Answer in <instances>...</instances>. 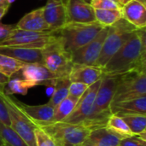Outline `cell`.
Segmentation results:
<instances>
[{
	"label": "cell",
	"instance_id": "6da1fadb",
	"mask_svg": "<svg viewBox=\"0 0 146 146\" xmlns=\"http://www.w3.org/2000/svg\"><path fill=\"white\" fill-rule=\"evenodd\" d=\"M145 28L139 29L103 68L104 75H121L145 71Z\"/></svg>",
	"mask_w": 146,
	"mask_h": 146
},
{
	"label": "cell",
	"instance_id": "7a4b0ae2",
	"mask_svg": "<svg viewBox=\"0 0 146 146\" xmlns=\"http://www.w3.org/2000/svg\"><path fill=\"white\" fill-rule=\"evenodd\" d=\"M104 28L98 22L66 23L56 30L59 39L64 49L73 53L92 41Z\"/></svg>",
	"mask_w": 146,
	"mask_h": 146
},
{
	"label": "cell",
	"instance_id": "3957f363",
	"mask_svg": "<svg viewBox=\"0 0 146 146\" xmlns=\"http://www.w3.org/2000/svg\"><path fill=\"white\" fill-rule=\"evenodd\" d=\"M135 27L123 18L109 27L101 53L95 66L104 68L109 60L121 49V47L137 32Z\"/></svg>",
	"mask_w": 146,
	"mask_h": 146
},
{
	"label": "cell",
	"instance_id": "277c9868",
	"mask_svg": "<svg viewBox=\"0 0 146 146\" xmlns=\"http://www.w3.org/2000/svg\"><path fill=\"white\" fill-rule=\"evenodd\" d=\"M0 98L3 100L7 107L10 121L9 127L27 143V145L36 146L34 139V129L37 126L34 125L22 111L20 106V102L11 98L10 95H7L4 91L1 90Z\"/></svg>",
	"mask_w": 146,
	"mask_h": 146
},
{
	"label": "cell",
	"instance_id": "5b68a950",
	"mask_svg": "<svg viewBox=\"0 0 146 146\" xmlns=\"http://www.w3.org/2000/svg\"><path fill=\"white\" fill-rule=\"evenodd\" d=\"M39 127L46 131L55 139L58 146L81 145L92 131L82 123L55 122L45 124Z\"/></svg>",
	"mask_w": 146,
	"mask_h": 146
},
{
	"label": "cell",
	"instance_id": "8992f818",
	"mask_svg": "<svg viewBox=\"0 0 146 146\" xmlns=\"http://www.w3.org/2000/svg\"><path fill=\"white\" fill-rule=\"evenodd\" d=\"M41 63L58 79L68 78L74 65L72 62L71 53L64 49L59 37L57 40L42 50Z\"/></svg>",
	"mask_w": 146,
	"mask_h": 146
},
{
	"label": "cell",
	"instance_id": "52a82bcc",
	"mask_svg": "<svg viewBox=\"0 0 146 146\" xmlns=\"http://www.w3.org/2000/svg\"><path fill=\"white\" fill-rule=\"evenodd\" d=\"M58 39L56 31L46 32H33L15 28L3 41L0 42L1 46H15L33 49H44L50 44Z\"/></svg>",
	"mask_w": 146,
	"mask_h": 146
},
{
	"label": "cell",
	"instance_id": "ba28073f",
	"mask_svg": "<svg viewBox=\"0 0 146 146\" xmlns=\"http://www.w3.org/2000/svg\"><path fill=\"white\" fill-rule=\"evenodd\" d=\"M146 96L145 71L130 72L120 75L112 104Z\"/></svg>",
	"mask_w": 146,
	"mask_h": 146
},
{
	"label": "cell",
	"instance_id": "9c48e42d",
	"mask_svg": "<svg viewBox=\"0 0 146 146\" xmlns=\"http://www.w3.org/2000/svg\"><path fill=\"white\" fill-rule=\"evenodd\" d=\"M108 30L109 27H104L92 41L71 53L73 64L95 66L101 53Z\"/></svg>",
	"mask_w": 146,
	"mask_h": 146
},
{
	"label": "cell",
	"instance_id": "30bf717a",
	"mask_svg": "<svg viewBox=\"0 0 146 146\" xmlns=\"http://www.w3.org/2000/svg\"><path fill=\"white\" fill-rule=\"evenodd\" d=\"M101 80L89 86L88 89L79 99L78 104L73 112L62 122L72 124H85L92 114L96 95L100 86Z\"/></svg>",
	"mask_w": 146,
	"mask_h": 146
},
{
	"label": "cell",
	"instance_id": "8fae6325",
	"mask_svg": "<svg viewBox=\"0 0 146 146\" xmlns=\"http://www.w3.org/2000/svg\"><path fill=\"white\" fill-rule=\"evenodd\" d=\"M66 23L95 22L94 9L85 0H65Z\"/></svg>",
	"mask_w": 146,
	"mask_h": 146
},
{
	"label": "cell",
	"instance_id": "7c38bea8",
	"mask_svg": "<svg viewBox=\"0 0 146 146\" xmlns=\"http://www.w3.org/2000/svg\"><path fill=\"white\" fill-rule=\"evenodd\" d=\"M44 15L50 31L60 29L66 24L65 0H47Z\"/></svg>",
	"mask_w": 146,
	"mask_h": 146
},
{
	"label": "cell",
	"instance_id": "4fadbf2b",
	"mask_svg": "<svg viewBox=\"0 0 146 146\" xmlns=\"http://www.w3.org/2000/svg\"><path fill=\"white\" fill-rule=\"evenodd\" d=\"M20 71H21V75L24 78L23 80L30 82L33 86L51 83L53 81L56 82L58 79L42 63L26 64Z\"/></svg>",
	"mask_w": 146,
	"mask_h": 146
},
{
	"label": "cell",
	"instance_id": "5bb4252c",
	"mask_svg": "<svg viewBox=\"0 0 146 146\" xmlns=\"http://www.w3.org/2000/svg\"><path fill=\"white\" fill-rule=\"evenodd\" d=\"M103 75V68L98 66L74 64L68 79L70 82H80L91 86L101 80Z\"/></svg>",
	"mask_w": 146,
	"mask_h": 146
},
{
	"label": "cell",
	"instance_id": "9a60e30c",
	"mask_svg": "<svg viewBox=\"0 0 146 146\" xmlns=\"http://www.w3.org/2000/svg\"><path fill=\"white\" fill-rule=\"evenodd\" d=\"M42 50L43 49H33L15 46H1L0 54L8 56L26 64L41 63Z\"/></svg>",
	"mask_w": 146,
	"mask_h": 146
},
{
	"label": "cell",
	"instance_id": "2e32d148",
	"mask_svg": "<svg viewBox=\"0 0 146 146\" xmlns=\"http://www.w3.org/2000/svg\"><path fill=\"white\" fill-rule=\"evenodd\" d=\"M20 106L25 115L37 127H41L51 122L55 109L48 104L41 105H26L20 102Z\"/></svg>",
	"mask_w": 146,
	"mask_h": 146
},
{
	"label": "cell",
	"instance_id": "e0dca14e",
	"mask_svg": "<svg viewBox=\"0 0 146 146\" xmlns=\"http://www.w3.org/2000/svg\"><path fill=\"white\" fill-rule=\"evenodd\" d=\"M122 18L137 29L145 28L146 6L137 0H131L121 7Z\"/></svg>",
	"mask_w": 146,
	"mask_h": 146
},
{
	"label": "cell",
	"instance_id": "ac0fdd59",
	"mask_svg": "<svg viewBox=\"0 0 146 146\" xmlns=\"http://www.w3.org/2000/svg\"><path fill=\"white\" fill-rule=\"evenodd\" d=\"M17 28L33 32L50 31L44 15V6L26 14L15 25Z\"/></svg>",
	"mask_w": 146,
	"mask_h": 146
},
{
	"label": "cell",
	"instance_id": "d6986e66",
	"mask_svg": "<svg viewBox=\"0 0 146 146\" xmlns=\"http://www.w3.org/2000/svg\"><path fill=\"white\" fill-rule=\"evenodd\" d=\"M121 139L122 138L104 127L92 130L80 146H119Z\"/></svg>",
	"mask_w": 146,
	"mask_h": 146
},
{
	"label": "cell",
	"instance_id": "ffe728a7",
	"mask_svg": "<svg viewBox=\"0 0 146 146\" xmlns=\"http://www.w3.org/2000/svg\"><path fill=\"white\" fill-rule=\"evenodd\" d=\"M111 114H141L146 115V96L135 99L118 102L110 105Z\"/></svg>",
	"mask_w": 146,
	"mask_h": 146
},
{
	"label": "cell",
	"instance_id": "44dd1931",
	"mask_svg": "<svg viewBox=\"0 0 146 146\" xmlns=\"http://www.w3.org/2000/svg\"><path fill=\"white\" fill-rule=\"evenodd\" d=\"M105 127L111 133L120 136L121 138H131L133 137V133L129 129L127 123L123 119L115 114H111L109 117Z\"/></svg>",
	"mask_w": 146,
	"mask_h": 146
},
{
	"label": "cell",
	"instance_id": "7402d4cb",
	"mask_svg": "<svg viewBox=\"0 0 146 146\" xmlns=\"http://www.w3.org/2000/svg\"><path fill=\"white\" fill-rule=\"evenodd\" d=\"M79 99L71 96H68L62 100L56 108L54 111V116L50 123L63 121L74 110L78 104Z\"/></svg>",
	"mask_w": 146,
	"mask_h": 146
},
{
	"label": "cell",
	"instance_id": "603a6c76",
	"mask_svg": "<svg viewBox=\"0 0 146 146\" xmlns=\"http://www.w3.org/2000/svg\"><path fill=\"white\" fill-rule=\"evenodd\" d=\"M96 21L104 27H110L122 19L121 9H94Z\"/></svg>",
	"mask_w": 146,
	"mask_h": 146
},
{
	"label": "cell",
	"instance_id": "cb8c5ba5",
	"mask_svg": "<svg viewBox=\"0 0 146 146\" xmlns=\"http://www.w3.org/2000/svg\"><path fill=\"white\" fill-rule=\"evenodd\" d=\"M127 123L134 136H139L146 132V115L122 114L118 115Z\"/></svg>",
	"mask_w": 146,
	"mask_h": 146
},
{
	"label": "cell",
	"instance_id": "d4e9b609",
	"mask_svg": "<svg viewBox=\"0 0 146 146\" xmlns=\"http://www.w3.org/2000/svg\"><path fill=\"white\" fill-rule=\"evenodd\" d=\"M55 89L50 97V99L47 103L54 109L68 96V86L70 80L68 78H60L56 80Z\"/></svg>",
	"mask_w": 146,
	"mask_h": 146
},
{
	"label": "cell",
	"instance_id": "484cf974",
	"mask_svg": "<svg viewBox=\"0 0 146 146\" xmlns=\"http://www.w3.org/2000/svg\"><path fill=\"white\" fill-rule=\"evenodd\" d=\"M0 141L4 146H28L9 127L0 122Z\"/></svg>",
	"mask_w": 146,
	"mask_h": 146
},
{
	"label": "cell",
	"instance_id": "4316f807",
	"mask_svg": "<svg viewBox=\"0 0 146 146\" xmlns=\"http://www.w3.org/2000/svg\"><path fill=\"white\" fill-rule=\"evenodd\" d=\"M25 65L26 63L22 62L0 54V73L9 79L15 74L19 72Z\"/></svg>",
	"mask_w": 146,
	"mask_h": 146
},
{
	"label": "cell",
	"instance_id": "83f0119b",
	"mask_svg": "<svg viewBox=\"0 0 146 146\" xmlns=\"http://www.w3.org/2000/svg\"><path fill=\"white\" fill-rule=\"evenodd\" d=\"M8 92H4L7 95H27L28 90L34 87L30 82L19 78L9 79L7 83Z\"/></svg>",
	"mask_w": 146,
	"mask_h": 146
},
{
	"label": "cell",
	"instance_id": "f1b7e54d",
	"mask_svg": "<svg viewBox=\"0 0 146 146\" xmlns=\"http://www.w3.org/2000/svg\"><path fill=\"white\" fill-rule=\"evenodd\" d=\"M34 139L36 146H58L55 139L39 127H36L34 129Z\"/></svg>",
	"mask_w": 146,
	"mask_h": 146
},
{
	"label": "cell",
	"instance_id": "f546056e",
	"mask_svg": "<svg viewBox=\"0 0 146 146\" xmlns=\"http://www.w3.org/2000/svg\"><path fill=\"white\" fill-rule=\"evenodd\" d=\"M94 9H121L116 0H91L89 2Z\"/></svg>",
	"mask_w": 146,
	"mask_h": 146
},
{
	"label": "cell",
	"instance_id": "4dcf8cb0",
	"mask_svg": "<svg viewBox=\"0 0 146 146\" xmlns=\"http://www.w3.org/2000/svg\"><path fill=\"white\" fill-rule=\"evenodd\" d=\"M88 87L89 86L80 82H70L68 86V96L80 99L88 89Z\"/></svg>",
	"mask_w": 146,
	"mask_h": 146
},
{
	"label": "cell",
	"instance_id": "1f68e13d",
	"mask_svg": "<svg viewBox=\"0 0 146 146\" xmlns=\"http://www.w3.org/2000/svg\"><path fill=\"white\" fill-rule=\"evenodd\" d=\"M16 28L15 25L13 24H3L0 22V42L4 40Z\"/></svg>",
	"mask_w": 146,
	"mask_h": 146
},
{
	"label": "cell",
	"instance_id": "d6a6232c",
	"mask_svg": "<svg viewBox=\"0 0 146 146\" xmlns=\"http://www.w3.org/2000/svg\"><path fill=\"white\" fill-rule=\"evenodd\" d=\"M0 122L6 125V126L10 125L7 107H6L3 100L1 98H0Z\"/></svg>",
	"mask_w": 146,
	"mask_h": 146
},
{
	"label": "cell",
	"instance_id": "836d02e7",
	"mask_svg": "<svg viewBox=\"0 0 146 146\" xmlns=\"http://www.w3.org/2000/svg\"><path fill=\"white\" fill-rule=\"evenodd\" d=\"M119 146H139V139L137 136L124 138L121 140Z\"/></svg>",
	"mask_w": 146,
	"mask_h": 146
},
{
	"label": "cell",
	"instance_id": "e575fe53",
	"mask_svg": "<svg viewBox=\"0 0 146 146\" xmlns=\"http://www.w3.org/2000/svg\"><path fill=\"white\" fill-rule=\"evenodd\" d=\"M9 80V78L6 77L5 75H3V74L0 73V90L1 91H4L5 86Z\"/></svg>",
	"mask_w": 146,
	"mask_h": 146
},
{
	"label": "cell",
	"instance_id": "d590c367",
	"mask_svg": "<svg viewBox=\"0 0 146 146\" xmlns=\"http://www.w3.org/2000/svg\"><path fill=\"white\" fill-rule=\"evenodd\" d=\"M9 4H3V5H0V20L5 15V14L7 13L9 8Z\"/></svg>",
	"mask_w": 146,
	"mask_h": 146
},
{
	"label": "cell",
	"instance_id": "8d00e7d4",
	"mask_svg": "<svg viewBox=\"0 0 146 146\" xmlns=\"http://www.w3.org/2000/svg\"><path fill=\"white\" fill-rule=\"evenodd\" d=\"M117 1V3L121 5V7H122V6H124L125 4H127L128 2H130L131 0H116Z\"/></svg>",
	"mask_w": 146,
	"mask_h": 146
},
{
	"label": "cell",
	"instance_id": "74e56055",
	"mask_svg": "<svg viewBox=\"0 0 146 146\" xmlns=\"http://www.w3.org/2000/svg\"><path fill=\"white\" fill-rule=\"evenodd\" d=\"M139 146H146V140L140 139L139 137Z\"/></svg>",
	"mask_w": 146,
	"mask_h": 146
},
{
	"label": "cell",
	"instance_id": "f35d334b",
	"mask_svg": "<svg viewBox=\"0 0 146 146\" xmlns=\"http://www.w3.org/2000/svg\"><path fill=\"white\" fill-rule=\"evenodd\" d=\"M3 4H9L7 3L6 0H0V5H3Z\"/></svg>",
	"mask_w": 146,
	"mask_h": 146
},
{
	"label": "cell",
	"instance_id": "ab89813d",
	"mask_svg": "<svg viewBox=\"0 0 146 146\" xmlns=\"http://www.w3.org/2000/svg\"><path fill=\"white\" fill-rule=\"evenodd\" d=\"M137 1L140 2L141 3H143L144 5H145V6H146V0H137Z\"/></svg>",
	"mask_w": 146,
	"mask_h": 146
},
{
	"label": "cell",
	"instance_id": "60d3db41",
	"mask_svg": "<svg viewBox=\"0 0 146 146\" xmlns=\"http://www.w3.org/2000/svg\"><path fill=\"white\" fill-rule=\"evenodd\" d=\"M6 1H7V3H9V5H10V4H11L12 3H14V2H15V0H6Z\"/></svg>",
	"mask_w": 146,
	"mask_h": 146
},
{
	"label": "cell",
	"instance_id": "b9f144b4",
	"mask_svg": "<svg viewBox=\"0 0 146 146\" xmlns=\"http://www.w3.org/2000/svg\"><path fill=\"white\" fill-rule=\"evenodd\" d=\"M85 1H86V2H88V1H89V2H90L91 0H85Z\"/></svg>",
	"mask_w": 146,
	"mask_h": 146
},
{
	"label": "cell",
	"instance_id": "7bdbcfd3",
	"mask_svg": "<svg viewBox=\"0 0 146 146\" xmlns=\"http://www.w3.org/2000/svg\"><path fill=\"white\" fill-rule=\"evenodd\" d=\"M0 146H4V145H3V144H2V145H0Z\"/></svg>",
	"mask_w": 146,
	"mask_h": 146
},
{
	"label": "cell",
	"instance_id": "ee69618b",
	"mask_svg": "<svg viewBox=\"0 0 146 146\" xmlns=\"http://www.w3.org/2000/svg\"><path fill=\"white\" fill-rule=\"evenodd\" d=\"M2 145V143H1V141H0V145Z\"/></svg>",
	"mask_w": 146,
	"mask_h": 146
}]
</instances>
